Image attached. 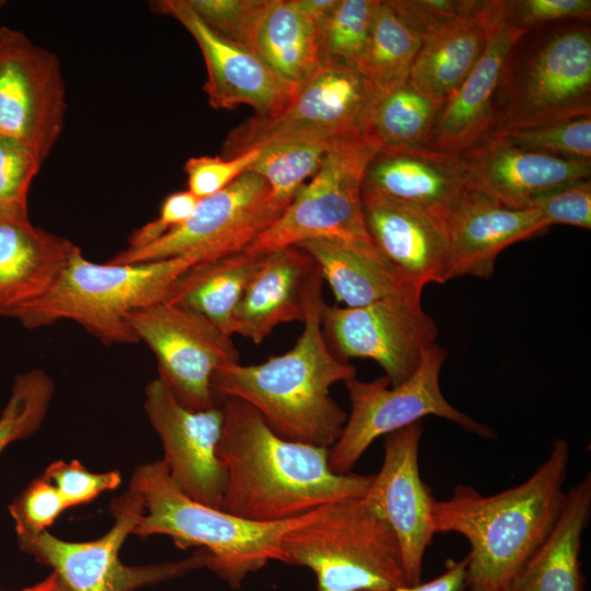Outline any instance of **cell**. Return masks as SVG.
I'll return each instance as SVG.
<instances>
[{"mask_svg": "<svg viewBox=\"0 0 591 591\" xmlns=\"http://www.w3.org/2000/svg\"><path fill=\"white\" fill-rule=\"evenodd\" d=\"M186 1L210 30L253 50L254 33L267 0Z\"/></svg>", "mask_w": 591, "mask_h": 591, "instance_id": "8d00e7d4", "label": "cell"}, {"mask_svg": "<svg viewBox=\"0 0 591 591\" xmlns=\"http://www.w3.org/2000/svg\"><path fill=\"white\" fill-rule=\"evenodd\" d=\"M501 20L509 26L531 31L564 21L587 22L590 0H513L500 1Z\"/></svg>", "mask_w": 591, "mask_h": 591, "instance_id": "60d3db41", "label": "cell"}, {"mask_svg": "<svg viewBox=\"0 0 591 591\" xmlns=\"http://www.w3.org/2000/svg\"><path fill=\"white\" fill-rule=\"evenodd\" d=\"M421 434L422 424L417 421L385 436L381 468L363 496L393 530L408 586L421 582L424 556L436 534V499L419 472Z\"/></svg>", "mask_w": 591, "mask_h": 591, "instance_id": "e0dca14e", "label": "cell"}, {"mask_svg": "<svg viewBox=\"0 0 591 591\" xmlns=\"http://www.w3.org/2000/svg\"><path fill=\"white\" fill-rule=\"evenodd\" d=\"M259 148L225 159L221 155H200L186 161L184 172L188 190L199 199L215 195L251 171Z\"/></svg>", "mask_w": 591, "mask_h": 591, "instance_id": "b9f144b4", "label": "cell"}, {"mask_svg": "<svg viewBox=\"0 0 591 591\" xmlns=\"http://www.w3.org/2000/svg\"><path fill=\"white\" fill-rule=\"evenodd\" d=\"M199 198L188 189L170 194L163 200L159 216L136 229L128 239L127 250H138L161 239L182 225L194 212Z\"/></svg>", "mask_w": 591, "mask_h": 591, "instance_id": "f6af8a7d", "label": "cell"}, {"mask_svg": "<svg viewBox=\"0 0 591 591\" xmlns=\"http://www.w3.org/2000/svg\"><path fill=\"white\" fill-rule=\"evenodd\" d=\"M285 564L310 569L317 591H386L408 586L397 538L363 499L318 507L282 541Z\"/></svg>", "mask_w": 591, "mask_h": 591, "instance_id": "52a82bcc", "label": "cell"}, {"mask_svg": "<svg viewBox=\"0 0 591 591\" xmlns=\"http://www.w3.org/2000/svg\"><path fill=\"white\" fill-rule=\"evenodd\" d=\"M447 358L444 348L434 344L426 349L414 373L398 385L387 378L345 382L351 409L337 441L328 449L334 473L348 474L372 444L382 436L399 430L426 416H437L483 438L493 430L452 406L440 387V372Z\"/></svg>", "mask_w": 591, "mask_h": 591, "instance_id": "9c48e42d", "label": "cell"}, {"mask_svg": "<svg viewBox=\"0 0 591 591\" xmlns=\"http://www.w3.org/2000/svg\"><path fill=\"white\" fill-rule=\"evenodd\" d=\"M323 283L315 264L303 289V331L290 350L257 364H224L213 373L211 387L219 404L228 397L245 402L278 436L329 449L348 416L331 387L356 378V369L324 337Z\"/></svg>", "mask_w": 591, "mask_h": 591, "instance_id": "7a4b0ae2", "label": "cell"}, {"mask_svg": "<svg viewBox=\"0 0 591 591\" xmlns=\"http://www.w3.org/2000/svg\"><path fill=\"white\" fill-rule=\"evenodd\" d=\"M54 393L53 380L40 369L15 376L0 415V453L10 443L32 436L40 427Z\"/></svg>", "mask_w": 591, "mask_h": 591, "instance_id": "e575fe53", "label": "cell"}, {"mask_svg": "<svg viewBox=\"0 0 591 591\" xmlns=\"http://www.w3.org/2000/svg\"><path fill=\"white\" fill-rule=\"evenodd\" d=\"M421 43L387 1H379L359 71L380 96L408 79Z\"/></svg>", "mask_w": 591, "mask_h": 591, "instance_id": "1f68e13d", "label": "cell"}, {"mask_svg": "<svg viewBox=\"0 0 591 591\" xmlns=\"http://www.w3.org/2000/svg\"><path fill=\"white\" fill-rule=\"evenodd\" d=\"M60 586V579L58 575L53 571L45 580L42 582L32 586L30 588H25L20 591H58ZM1 591V590H0Z\"/></svg>", "mask_w": 591, "mask_h": 591, "instance_id": "c3c4849f", "label": "cell"}, {"mask_svg": "<svg viewBox=\"0 0 591 591\" xmlns=\"http://www.w3.org/2000/svg\"><path fill=\"white\" fill-rule=\"evenodd\" d=\"M569 460L570 445L558 438L518 486L490 496L457 486L450 498L434 501V532L461 534L470 544L466 591H510L558 519Z\"/></svg>", "mask_w": 591, "mask_h": 591, "instance_id": "3957f363", "label": "cell"}, {"mask_svg": "<svg viewBox=\"0 0 591 591\" xmlns=\"http://www.w3.org/2000/svg\"><path fill=\"white\" fill-rule=\"evenodd\" d=\"M111 513L113 526L94 541L68 542L45 531L18 536V542L23 552L53 567L69 591H134L207 567L209 554L200 548L182 560L125 565L119 551L144 513L143 499L129 488L113 499Z\"/></svg>", "mask_w": 591, "mask_h": 591, "instance_id": "8fae6325", "label": "cell"}, {"mask_svg": "<svg viewBox=\"0 0 591 591\" xmlns=\"http://www.w3.org/2000/svg\"><path fill=\"white\" fill-rule=\"evenodd\" d=\"M450 246L449 280L490 278L498 255L547 229L537 210L508 207L466 188L444 217Z\"/></svg>", "mask_w": 591, "mask_h": 591, "instance_id": "44dd1931", "label": "cell"}, {"mask_svg": "<svg viewBox=\"0 0 591 591\" xmlns=\"http://www.w3.org/2000/svg\"><path fill=\"white\" fill-rule=\"evenodd\" d=\"M338 0H293L294 5L317 27L332 13Z\"/></svg>", "mask_w": 591, "mask_h": 591, "instance_id": "7dc6e473", "label": "cell"}, {"mask_svg": "<svg viewBox=\"0 0 591 591\" xmlns=\"http://www.w3.org/2000/svg\"><path fill=\"white\" fill-rule=\"evenodd\" d=\"M58 591H69L65 586L63 583L60 581V586H59V589Z\"/></svg>", "mask_w": 591, "mask_h": 591, "instance_id": "681fc988", "label": "cell"}, {"mask_svg": "<svg viewBox=\"0 0 591 591\" xmlns=\"http://www.w3.org/2000/svg\"><path fill=\"white\" fill-rule=\"evenodd\" d=\"M530 208L538 211L547 228L565 224L590 230L591 181L583 179L545 194Z\"/></svg>", "mask_w": 591, "mask_h": 591, "instance_id": "ee69618b", "label": "cell"}, {"mask_svg": "<svg viewBox=\"0 0 591 591\" xmlns=\"http://www.w3.org/2000/svg\"><path fill=\"white\" fill-rule=\"evenodd\" d=\"M392 9L424 39L438 28L479 11V0H386Z\"/></svg>", "mask_w": 591, "mask_h": 591, "instance_id": "7bdbcfd3", "label": "cell"}, {"mask_svg": "<svg viewBox=\"0 0 591 591\" xmlns=\"http://www.w3.org/2000/svg\"><path fill=\"white\" fill-rule=\"evenodd\" d=\"M413 290L358 308L324 302L321 325L332 351L343 360L371 359L391 386L408 379L427 348L437 344L438 327Z\"/></svg>", "mask_w": 591, "mask_h": 591, "instance_id": "7c38bea8", "label": "cell"}, {"mask_svg": "<svg viewBox=\"0 0 591 591\" xmlns=\"http://www.w3.org/2000/svg\"><path fill=\"white\" fill-rule=\"evenodd\" d=\"M127 321L155 355L158 378L182 405L194 410L220 405L211 381L217 369L240 360L231 336L200 314L166 301L138 310Z\"/></svg>", "mask_w": 591, "mask_h": 591, "instance_id": "4fadbf2b", "label": "cell"}, {"mask_svg": "<svg viewBox=\"0 0 591 591\" xmlns=\"http://www.w3.org/2000/svg\"><path fill=\"white\" fill-rule=\"evenodd\" d=\"M498 16L499 1H485L476 13L425 37L409 71V83L418 92L443 103L480 59Z\"/></svg>", "mask_w": 591, "mask_h": 591, "instance_id": "484cf974", "label": "cell"}, {"mask_svg": "<svg viewBox=\"0 0 591 591\" xmlns=\"http://www.w3.org/2000/svg\"><path fill=\"white\" fill-rule=\"evenodd\" d=\"M441 105L407 79L378 97L364 137L379 150L427 147Z\"/></svg>", "mask_w": 591, "mask_h": 591, "instance_id": "4dcf8cb0", "label": "cell"}, {"mask_svg": "<svg viewBox=\"0 0 591 591\" xmlns=\"http://www.w3.org/2000/svg\"><path fill=\"white\" fill-rule=\"evenodd\" d=\"M496 135L525 150L560 159L591 161V115Z\"/></svg>", "mask_w": 591, "mask_h": 591, "instance_id": "d590c367", "label": "cell"}, {"mask_svg": "<svg viewBox=\"0 0 591 591\" xmlns=\"http://www.w3.org/2000/svg\"><path fill=\"white\" fill-rule=\"evenodd\" d=\"M468 188L517 209L541 196L590 179L591 161L560 159L522 149L493 135L460 154Z\"/></svg>", "mask_w": 591, "mask_h": 591, "instance_id": "d6986e66", "label": "cell"}, {"mask_svg": "<svg viewBox=\"0 0 591 591\" xmlns=\"http://www.w3.org/2000/svg\"><path fill=\"white\" fill-rule=\"evenodd\" d=\"M315 266L298 246L266 254L247 285L232 321V335L258 345L281 324L302 322L303 289Z\"/></svg>", "mask_w": 591, "mask_h": 591, "instance_id": "d4e9b609", "label": "cell"}, {"mask_svg": "<svg viewBox=\"0 0 591 591\" xmlns=\"http://www.w3.org/2000/svg\"><path fill=\"white\" fill-rule=\"evenodd\" d=\"M202 262L196 255L115 265L78 246L50 290L19 322L28 329L72 321L105 345L138 343L127 316L166 299L175 281Z\"/></svg>", "mask_w": 591, "mask_h": 591, "instance_id": "5b68a950", "label": "cell"}, {"mask_svg": "<svg viewBox=\"0 0 591 591\" xmlns=\"http://www.w3.org/2000/svg\"><path fill=\"white\" fill-rule=\"evenodd\" d=\"M152 8L178 21L199 46L207 70L204 91L211 107L232 109L244 104L256 116H273L289 104L296 88L277 77L253 50L210 30L186 0L155 1Z\"/></svg>", "mask_w": 591, "mask_h": 591, "instance_id": "ac0fdd59", "label": "cell"}, {"mask_svg": "<svg viewBox=\"0 0 591 591\" xmlns=\"http://www.w3.org/2000/svg\"><path fill=\"white\" fill-rule=\"evenodd\" d=\"M379 1L338 0L328 18L316 27L321 66L359 70Z\"/></svg>", "mask_w": 591, "mask_h": 591, "instance_id": "836d02e7", "label": "cell"}, {"mask_svg": "<svg viewBox=\"0 0 591 591\" xmlns=\"http://www.w3.org/2000/svg\"><path fill=\"white\" fill-rule=\"evenodd\" d=\"M378 151L366 137L335 143L311 181L297 190L282 213L244 251L267 254L312 239H337L375 248L364 221L362 183Z\"/></svg>", "mask_w": 591, "mask_h": 591, "instance_id": "ba28073f", "label": "cell"}, {"mask_svg": "<svg viewBox=\"0 0 591 591\" xmlns=\"http://www.w3.org/2000/svg\"><path fill=\"white\" fill-rule=\"evenodd\" d=\"M42 164L26 146L0 136V211L28 213V192Z\"/></svg>", "mask_w": 591, "mask_h": 591, "instance_id": "74e56055", "label": "cell"}, {"mask_svg": "<svg viewBox=\"0 0 591 591\" xmlns=\"http://www.w3.org/2000/svg\"><path fill=\"white\" fill-rule=\"evenodd\" d=\"M340 140L346 139L304 138L264 144L251 171L266 181L271 199L286 209L305 179L316 173L325 153Z\"/></svg>", "mask_w": 591, "mask_h": 591, "instance_id": "d6a6232c", "label": "cell"}, {"mask_svg": "<svg viewBox=\"0 0 591 591\" xmlns=\"http://www.w3.org/2000/svg\"><path fill=\"white\" fill-rule=\"evenodd\" d=\"M144 409L161 440L162 461L175 486L190 499L221 509L225 488V471L217 454L221 406L187 408L157 378L146 386Z\"/></svg>", "mask_w": 591, "mask_h": 591, "instance_id": "2e32d148", "label": "cell"}, {"mask_svg": "<svg viewBox=\"0 0 591 591\" xmlns=\"http://www.w3.org/2000/svg\"><path fill=\"white\" fill-rule=\"evenodd\" d=\"M68 509L56 486L36 478L9 506L18 536L45 532Z\"/></svg>", "mask_w": 591, "mask_h": 591, "instance_id": "f35d334b", "label": "cell"}, {"mask_svg": "<svg viewBox=\"0 0 591 591\" xmlns=\"http://www.w3.org/2000/svg\"><path fill=\"white\" fill-rule=\"evenodd\" d=\"M294 246L313 258L337 303L348 308L424 289L407 280L375 248H363L337 239H312Z\"/></svg>", "mask_w": 591, "mask_h": 591, "instance_id": "4316f807", "label": "cell"}, {"mask_svg": "<svg viewBox=\"0 0 591 591\" xmlns=\"http://www.w3.org/2000/svg\"><path fill=\"white\" fill-rule=\"evenodd\" d=\"M379 95L357 69L324 65L296 89L289 104L273 116H252L227 137L222 155L230 159L264 144L304 138L364 137Z\"/></svg>", "mask_w": 591, "mask_h": 591, "instance_id": "30bf717a", "label": "cell"}, {"mask_svg": "<svg viewBox=\"0 0 591 591\" xmlns=\"http://www.w3.org/2000/svg\"><path fill=\"white\" fill-rule=\"evenodd\" d=\"M528 33L511 49L497 89L491 135L591 115V32L564 23Z\"/></svg>", "mask_w": 591, "mask_h": 591, "instance_id": "8992f818", "label": "cell"}, {"mask_svg": "<svg viewBox=\"0 0 591 591\" xmlns=\"http://www.w3.org/2000/svg\"><path fill=\"white\" fill-rule=\"evenodd\" d=\"M43 476L56 486L67 508L88 503L121 484L118 471L93 473L78 460L55 461L46 467Z\"/></svg>", "mask_w": 591, "mask_h": 591, "instance_id": "ab89813d", "label": "cell"}, {"mask_svg": "<svg viewBox=\"0 0 591 591\" xmlns=\"http://www.w3.org/2000/svg\"><path fill=\"white\" fill-rule=\"evenodd\" d=\"M270 197L266 181L248 171L221 192L199 199L192 216L155 242L124 248L107 263L115 265L196 255L202 262L244 250L283 211Z\"/></svg>", "mask_w": 591, "mask_h": 591, "instance_id": "5bb4252c", "label": "cell"}, {"mask_svg": "<svg viewBox=\"0 0 591 591\" xmlns=\"http://www.w3.org/2000/svg\"><path fill=\"white\" fill-rule=\"evenodd\" d=\"M362 208L372 244L407 280L421 288L449 280L443 216L367 189Z\"/></svg>", "mask_w": 591, "mask_h": 591, "instance_id": "ffe728a7", "label": "cell"}, {"mask_svg": "<svg viewBox=\"0 0 591 591\" xmlns=\"http://www.w3.org/2000/svg\"><path fill=\"white\" fill-rule=\"evenodd\" d=\"M591 511V474L566 491L551 533L510 591H583L579 554Z\"/></svg>", "mask_w": 591, "mask_h": 591, "instance_id": "83f0119b", "label": "cell"}, {"mask_svg": "<svg viewBox=\"0 0 591 591\" xmlns=\"http://www.w3.org/2000/svg\"><path fill=\"white\" fill-rule=\"evenodd\" d=\"M252 49L277 77L296 89L321 68L316 27L293 0H267Z\"/></svg>", "mask_w": 591, "mask_h": 591, "instance_id": "f546056e", "label": "cell"}, {"mask_svg": "<svg viewBox=\"0 0 591 591\" xmlns=\"http://www.w3.org/2000/svg\"><path fill=\"white\" fill-rule=\"evenodd\" d=\"M130 489L143 499L144 513L132 534L166 535L181 549L198 547L209 554L207 568L237 589L246 577L269 561H285L283 537L309 521L313 509L278 522H256L206 506L184 495L162 460L139 465Z\"/></svg>", "mask_w": 591, "mask_h": 591, "instance_id": "277c9868", "label": "cell"}, {"mask_svg": "<svg viewBox=\"0 0 591 591\" xmlns=\"http://www.w3.org/2000/svg\"><path fill=\"white\" fill-rule=\"evenodd\" d=\"M466 188L460 154L427 147L379 150L362 183V189L443 217Z\"/></svg>", "mask_w": 591, "mask_h": 591, "instance_id": "cb8c5ba5", "label": "cell"}, {"mask_svg": "<svg viewBox=\"0 0 591 591\" xmlns=\"http://www.w3.org/2000/svg\"><path fill=\"white\" fill-rule=\"evenodd\" d=\"M220 406L223 421L217 454L225 471L223 511L251 521L278 522L367 494L373 474L334 473L328 449L278 436L241 399L223 398Z\"/></svg>", "mask_w": 591, "mask_h": 591, "instance_id": "6da1fadb", "label": "cell"}, {"mask_svg": "<svg viewBox=\"0 0 591 591\" xmlns=\"http://www.w3.org/2000/svg\"><path fill=\"white\" fill-rule=\"evenodd\" d=\"M265 256L242 250L197 263L175 281L164 301L200 314L232 336L235 311Z\"/></svg>", "mask_w": 591, "mask_h": 591, "instance_id": "f1b7e54d", "label": "cell"}, {"mask_svg": "<svg viewBox=\"0 0 591 591\" xmlns=\"http://www.w3.org/2000/svg\"><path fill=\"white\" fill-rule=\"evenodd\" d=\"M467 556L448 560L445 570L428 582L399 587L386 591H466Z\"/></svg>", "mask_w": 591, "mask_h": 591, "instance_id": "bcb514c9", "label": "cell"}, {"mask_svg": "<svg viewBox=\"0 0 591 591\" xmlns=\"http://www.w3.org/2000/svg\"><path fill=\"white\" fill-rule=\"evenodd\" d=\"M67 112L58 57L23 32L0 27V136L12 138L44 162L57 143Z\"/></svg>", "mask_w": 591, "mask_h": 591, "instance_id": "9a60e30c", "label": "cell"}, {"mask_svg": "<svg viewBox=\"0 0 591 591\" xmlns=\"http://www.w3.org/2000/svg\"><path fill=\"white\" fill-rule=\"evenodd\" d=\"M78 245L0 211V317L20 320L54 286Z\"/></svg>", "mask_w": 591, "mask_h": 591, "instance_id": "7402d4cb", "label": "cell"}, {"mask_svg": "<svg viewBox=\"0 0 591 591\" xmlns=\"http://www.w3.org/2000/svg\"><path fill=\"white\" fill-rule=\"evenodd\" d=\"M529 31L507 25L499 16L486 49L462 84L442 103L428 148L461 154L491 136L494 106L503 65L513 46Z\"/></svg>", "mask_w": 591, "mask_h": 591, "instance_id": "603a6c76", "label": "cell"}, {"mask_svg": "<svg viewBox=\"0 0 591 591\" xmlns=\"http://www.w3.org/2000/svg\"><path fill=\"white\" fill-rule=\"evenodd\" d=\"M5 1L0 0V9L4 5Z\"/></svg>", "mask_w": 591, "mask_h": 591, "instance_id": "f907efd6", "label": "cell"}]
</instances>
